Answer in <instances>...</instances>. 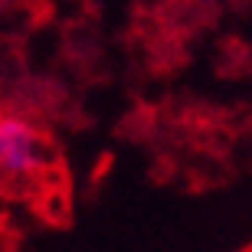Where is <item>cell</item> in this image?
<instances>
[{
	"mask_svg": "<svg viewBox=\"0 0 252 252\" xmlns=\"http://www.w3.org/2000/svg\"><path fill=\"white\" fill-rule=\"evenodd\" d=\"M39 134L20 118H0V164L13 174H27L39 164Z\"/></svg>",
	"mask_w": 252,
	"mask_h": 252,
	"instance_id": "cell-1",
	"label": "cell"
}]
</instances>
